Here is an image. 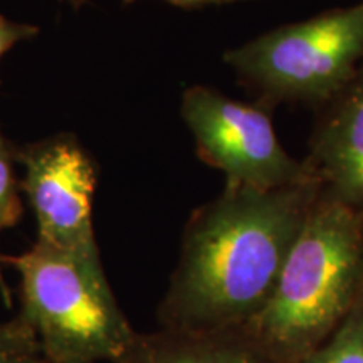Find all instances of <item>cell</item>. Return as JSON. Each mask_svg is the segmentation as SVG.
I'll list each match as a JSON object with an SVG mask.
<instances>
[{"label":"cell","instance_id":"1","mask_svg":"<svg viewBox=\"0 0 363 363\" xmlns=\"http://www.w3.org/2000/svg\"><path fill=\"white\" fill-rule=\"evenodd\" d=\"M321 184L225 187L192 212L158 306L163 330H242L269 301Z\"/></svg>","mask_w":363,"mask_h":363},{"label":"cell","instance_id":"2","mask_svg":"<svg viewBox=\"0 0 363 363\" xmlns=\"http://www.w3.org/2000/svg\"><path fill=\"white\" fill-rule=\"evenodd\" d=\"M363 289V208L321 187L269 301L242 333L272 363H301Z\"/></svg>","mask_w":363,"mask_h":363},{"label":"cell","instance_id":"3","mask_svg":"<svg viewBox=\"0 0 363 363\" xmlns=\"http://www.w3.org/2000/svg\"><path fill=\"white\" fill-rule=\"evenodd\" d=\"M21 276V313L49 363H116L136 331L118 305L101 257H84L35 239L9 257Z\"/></svg>","mask_w":363,"mask_h":363},{"label":"cell","instance_id":"4","mask_svg":"<svg viewBox=\"0 0 363 363\" xmlns=\"http://www.w3.org/2000/svg\"><path fill=\"white\" fill-rule=\"evenodd\" d=\"M224 62L269 110L278 104L320 110L363 62V0L267 30L227 49Z\"/></svg>","mask_w":363,"mask_h":363},{"label":"cell","instance_id":"5","mask_svg":"<svg viewBox=\"0 0 363 363\" xmlns=\"http://www.w3.org/2000/svg\"><path fill=\"white\" fill-rule=\"evenodd\" d=\"M269 111L202 84L185 88L180 101L197 157L222 172L225 187L278 190L316 180L281 145Z\"/></svg>","mask_w":363,"mask_h":363},{"label":"cell","instance_id":"6","mask_svg":"<svg viewBox=\"0 0 363 363\" xmlns=\"http://www.w3.org/2000/svg\"><path fill=\"white\" fill-rule=\"evenodd\" d=\"M17 162L38 240L84 257H101L93 220L98 169L78 136L61 131L21 145Z\"/></svg>","mask_w":363,"mask_h":363},{"label":"cell","instance_id":"7","mask_svg":"<svg viewBox=\"0 0 363 363\" xmlns=\"http://www.w3.org/2000/svg\"><path fill=\"white\" fill-rule=\"evenodd\" d=\"M318 113L303 163L325 190L363 208V62Z\"/></svg>","mask_w":363,"mask_h":363},{"label":"cell","instance_id":"8","mask_svg":"<svg viewBox=\"0 0 363 363\" xmlns=\"http://www.w3.org/2000/svg\"><path fill=\"white\" fill-rule=\"evenodd\" d=\"M116 363H272L240 330L174 331L136 335Z\"/></svg>","mask_w":363,"mask_h":363},{"label":"cell","instance_id":"9","mask_svg":"<svg viewBox=\"0 0 363 363\" xmlns=\"http://www.w3.org/2000/svg\"><path fill=\"white\" fill-rule=\"evenodd\" d=\"M301 363H363V289L338 328Z\"/></svg>","mask_w":363,"mask_h":363},{"label":"cell","instance_id":"10","mask_svg":"<svg viewBox=\"0 0 363 363\" xmlns=\"http://www.w3.org/2000/svg\"><path fill=\"white\" fill-rule=\"evenodd\" d=\"M17 147L0 125V238L19 222L22 216V189ZM0 257H6L0 254Z\"/></svg>","mask_w":363,"mask_h":363},{"label":"cell","instance_id":"11","mask_svg":"<svg viewBox=\"0 0 363 363\" xmlns=\"http://www.w3.org/2000/svg\"><path fill=\"white\" fill-rule=\"evenodd\" d=\"M0 363H49L34 330L21 315L0 321Z\"/></svg>","mask_w":363,"mask_h":363},{"label":"cell","instance_id":"12","mask_svg":"<svg viewBox=\"0 0 363 363\" xmlns=\"http://www.w3.org/2000/svg\"><path fill=\"white\" fill-rule=\"evenodd\" d=\"M39 33L40 29L38 26L30 24V22L13 21L0 12V61L16 45L38 38Z\"/></svg>","mask_w":363,"mask_h":363},{"label":"cell","instance_id":"13","mask_svg":"<svg viewBox=\"0 0 363 363\" xmlns=\"http://www.w3.org/2000/svg\"><path fill=\"white\" fill-rule=\"evenodd\" d=\"M138 0H123L125 6L128 4H135ZM170 6H175L179 9H187V11H192V9H202L207 6H217V0H165Z\"/></svg>","mask_w":363,"mask_h":363},{"label":"cell","instance_id":"14","mask_svg":"<svg viewBox=\"0 0 363 363\" xmlns=\"http://www.w3.org/2000/svg\"><path fill=\"white\" fill-rule=\"evenodd\" d=\"M59 2L62 4H67V6L74 9V11H79V9H83L86 4L89 2V0H59Z\"/></svg>","mask_w":363,"mask_h":363},{"label":"cell","instance_id":"15","mask_svg":"<svg viewBox=\"0 0 363 363\" xmlns=\"http://www.w3.org/2000/svg\"><path fill=\"white\" fill-rule=\"evenodd\" d=\"M234 2H244V0H217V6H224V4H234Z\"/></svg>","mask_w":363,"mask_h":363},{"label":"cell","instance_id":"16","mask_svg":"<svg viewBox=\"0 0 363 363\" xmlns=\"http://www.w3.org/2000/svg\"><path fill=\"white\" fill-rule=\"evenodd\" d=\"M4 262H9V257H0V264H4Z\"/></svg>","mask_w":363,"mask_h":363}]
</instances>
